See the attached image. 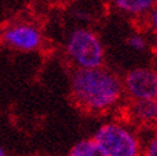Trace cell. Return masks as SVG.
Listing matches in <instances>:
<instances>
[{
  "label": "cell",
  "instance_id": "cell-4",
  "mask_svg": "<svg viewBox=\"0 0 157 156\" xmlns=\"http://www.w3.org/2000/svg\"><path fill=\"white\" fill-rule=\"evenodd\" d=\"M124 93L130 101L157 99V71L139 67L129 71L123 78Z\"/></svg>",
  "mask_w": 157,
  "mask_h": 156
},
{
  "label": "cell",
  "instance_id": "cell-5",
  "mask_svg": "<svg viewBox=\"0 0 157 156\" xmlns=\"http://www.w3.org/2000/svg\"><path fill=\"white\" fill-rule=\"evenodd\" d=\"M2 42L9 49L22 53H31L38 50L42 46L44 36L41 29L36 25L22 22L14 23L3 31Z\"/></svg>",
  "mask_w": 157,
  "mask_h": 156
},
{
  "label": "cell",
  "instance_id": "cell-10",
  "mask_svg": "<svg viewBox=\"0 0 157 156\" xmlns=\"http://www.w3.org/2000/svg\"><path fill=\"white\" fill-rule=\"evenodd\" d=\"M143 143L142 156H157V132L150 136Z\"/></svg>",
  "mask_w": 157,
  "mask_h": 156
},
{
  "label": "cell",
  "instance_id": "cell-1",
  "mask_svg": "<svg viewBox=\"0 0 157 156\" xmlns=\"http://www.w3.org/2000/svg\"><path fill=\"white\" fill-rule=\"evenodd\" d=\"M70 95L84 111L107 113L119 106L125 96L123 78L105 67L75 69L70 77Z\"/></svg>",
  "mask_w": 157,
  "mask_h": 156
},
{
  "label": "cell",
  "instance_id": "cell-9",
  "mask_svg": "<svg viewBox=\"0 0 157 156\" xmlns=\"http://www.w3.org/2000/svg\"><path fill=\"white\" fill-rule=\"evenodd\" d=\"M127 45L129 46V48L132 50H134V51H139V53H142L147 49V40L142 36V35H139V33H133L130 35L128 38H127Z\"/></svg>",
  "mask_w": 157,
  "mask_h": 156
},
{
  "label": "cell",
  "instance_id": "cell-7",
  "mask_svg": "<svg viewBox=\"0 0 157 156\" xmlns=\"http://www.w3.org/2000/svg\"><path fill=\"white\" fill-rule=\"evenodd\" d=\"M113 4L117 10L132 17H142L157 5V0H113Z\"/></svg>",
  "mask_w": 157,
  "mask_h": 156
},
{
  "label": "cell",
  "instance_id": "cell-2",
  "mask_svg": "<svg viewBox=\"0 0 157 156\" xmlns=\"http://www.w3.org/2000/svg\"><path fill=\"white\" fill-rule=\"evenodd\" d=\"M92 138L106 156H142V139L129 123L105 122L96 129Z\"/></svg>",
  "mask_w": 157,
  "mask_h": 156
},
{
  "label": "cell",
  "instance_id": "cell-8",
  "mask_svg": "<svg viewBox=\"0 0 157 156\" xmlns=\"http://www.w3.org/2000/svg\"><path fill=\"white\" fill-rule=\"evenodd\" d=\"M68 156H106V155L93 138H84L73 145Z\"/></svg>",
  "mask_w": 157,
  "mask_h": 156
},
{
  "label": "cell",
  "instance_id": "cell-12",
  "mask_svg": "<svg viewBox=\"0 0 157 156\" xmlns=\"http://www.w3.org/2000/svg\"><path fill=\"white\" fill-rule=\"evenodd\" d=\"M0 156H8V152H6V150L4 149V147L0 145Z\"/></svg>",
  "mask_w": 157,
  "mask_h": 156
},
{
  "label": "cell",
  "instance_id": "cell-11",
  "mask_svg": "<svg viewBox=\"0 0 157 156\" xmlns=\"http://www.w3.org/2000/svg\"><path fill=\"white\" fill-rule=\"evenodd\" d=\"M150 25L152 27V29L157 33V5L152 9V12L150 13Z\"/></svg>",
  "mask_w": 157,
  "mask_h": 156
},
{
  "label": "cell",
  "instance_id": "cell-6",
  "mask_svg": "<svg viewBox=\"0 0 157 156\" xmlns=\"http://www.w3.org/2000/svg\"><path fill=\"white\" fill-rule=\"evenodd\" d=\"M125 116L132 126L139 128H157V99L130 101Z\"/></svg>",
  "mask_w": 157,
  "mask_h": 156
},
{
  "label": "cell",
  "instance_id": "cell-3",
  "mask_svg": "<svg viewBox=\"0 0 157 156\" xmlns=\"http://www.w3.org/2000/svg\"><path fill=\"white\" fill-rule=\"evenodd\" d=\"M65 54L77 69L104 67V44L98 35L90 28L79 27L68 35L65 41Z\"/></svg>",
  "mask_w": 157,
  "mask_h": 156
}]
</instances>
